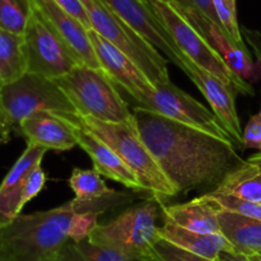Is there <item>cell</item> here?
<instances>
[{"mask_svg":"<svg viewBox=\"0 0 261 261\" xmlns=\"http://www.w3.org/2000/svg\"><path fill=\"white\" fill-rule=\"evenodd\" d=\"M133 114L139 137L177 195L195 189L216 188L244 161L229 140L140 106Z\"/></svg>","mask_w":261,"mask_h":261,"instance_id":"obj_1","label":"cell"},{"mask_svg":"<svg viewBox=\"0 0 261 261\" xmlns=\"http://www.w3.org/2000/svg\"><path fill=\"white\" fill-rule=\"evenodd\" d=\"M133 200L132 195L112 193L96 200L78 199L50 211L19 214L0 228V261H56L71 241V226L76 212L105 213Z\"/></svg>","mask_w":261,"mask_h":261,"instance_id":"obj_2","label":"cell"},{"mask_svg":"<svg viewBox=\"0 0 261 261\" xmlns=\"http://www.w3.org/2000/svg\"><path fill=\"white\" fill-rule=\"evenodd\" d=\"M55 116L60 117L65 122L75 124L88 130L97 138L112 148L121 160L134 171L139 178L143 190L150 195L162 198L176 196L175 188L168 181L163 171L155 162L153 155L148 150L147 145L139 137L137 126L107 122L89 116H81L76 112L51 111Z\"/></svg>","mask_w":261,"mask_h":261,"instance_id":"obj_3","label":"cell"},{"mask_svg":"<svg viewBox=\"0 0 261 261\" xmlns=\"http://www.w3.org/2000/svg\"><path fill=\"white\" fill-rule=\"evenodd\" d=\"M54 82L81 116L137 126L134 114L102 69L79 65Z\"/></svg>","mask_w":261,"mask_h":261,"instance_id":"obj_4","label":"cell"},{"mask_svg":"<svg viewBox=\"0 0 261 261\" xmlns=\"http://www.w3.org/2000/svg\"><path fill=\"white\" fill-rule=\"evenodd\" d=\"M42 110L75 112L73 105L54 81L25 73L17 81L0 86V143L19 135L25 117Z\"/></svg>","mask_w":261,"mask_h":261,"instance_id":"obj_5","label":"cell"},{"mask_svg":"<svg viewBox=\"0 0 261 261\" xmlns=\"http://www.w3.org/2000/svg\"><path fill=\"white\" fill-rule=\"evenodd\" d=\"M162 205V199L152 195L144 203L122 212L109 223L98 224L88 240L98 246L149 260L153 245L160 239L157 221L163 213Z\"/></svg>","mask_w":261,"mask_h":261,"instance_id":"obj_6","label":"cell"},{"mask_svg":"<svg viewBox=\"0 0 261 261\" xmlns=\"http://www.w3.org/2000/svg\"><path fill=\"white\" fill-rule=\"evenodd\" d=\"M81 2L91 20L92 30L114 43L117 48L135 61L154 86L158 83L171 82L167 61L162 56V53L144 36L140 35L116 13L112 12L105 4L103 0Z\"/></svg>","mask_w":261,"mask_h":261,"instance_id":"obj_7","label":"cell"},{"mask_svg":"<svg viewBox=\"0 0 261 261\" xmlns=\"http://www.w3.org/2000/svg\"><path fill=\"white\" fill-rule=\"evenodd\" d=\"M154 14L160 18L181 53L196 65L201 66L228 84L237 93L254 96L255 91L250 82L240 78L228 68L222 56L209 45L205 38L193 24L173 7L163 0H147Z\"/></svg>","mask_w":261,"mask_h":261,"instance_id":"obj_8","label":"cell"},{"mask_svg":"<svg viewBox=\"0 0 261 261\" xmlns=\"http://www.w3.org/2000/svg\"><path fill=\"white\" fill-rule=\"evenodd\" d=\"M23 40L27 73L54 81L68 74L76 66L83 65L68 43L33 4Z\"/></svg>","mask_w":261,"mask_h":261,"instance_id":"obj_9","label":"cell"},{"mask_svg":"<svg viewBox=\"0 0 261 261\" xmlns=\"http://www.w3.org/2000/svg\"><path fill=\"white\" fill-rule=\"evenodd\" d=\"M140 107L233 143L216 114L176 87L172 82L155 84V91L147 103Z\"/></svg>","mask_w":261,"mask_h":261,"instance_id":"obj_10","label":"cell"},{"mask_svg":"<svg viewBox=\"0 0 261 261\" xmlns=\"http://www.w3.org/2000/svg\"><path fill=\"white\" fill-rule=\"evenodd\" d=\"M170 3L195 27L206 42L222 56L228 68L240 78L247 82L261 78L259 64L254 63L247 47L236 45L223 28L185 0H171Z\"/></svg>","mask_w":261,"mask_h":261,"instance_id":"obj_11","label":"cell"},{"mask_svg":"<svg viewBox=\"0 0 261 261\" xmlns=\"http://www.w3.org/2000/svg\"><path fill=\"white\" fill-rule=\"evenodd\" d=\"M88 33L102 70L115 84L126 91L139 106H144L155 91V86L150 82L147 74L126 54L96 31L91 28Z\"/></svg>","mask_w":261,"mask_h":261,"instance_id":"obj_12","label":"cell"},{"mask_svg":"<svg viewBox=\"0 0 261 261\" xmlns=\"http://www.w3.org/2000/svg\"><path fill=\"white\" fill-rule=\"evenodd\" d=\"M181 70L193 81V83L203 93L212 111L216 114L219 121L229 133L234 145L242 149V132L244 130L241 127V122H240L239 114L236 110L234 94L237 92L218 76L209 73L201 66L196 65L185 55L182 58Z\"/></svg>","mask_w":261,"mask_h":261,"instance_id":"obj_13","label":"cell"},{"mask_svg":"<svg viewBox=\"0 0 261 261\" xmlns=\"http://www.w3.org/2000/svg\"><path fill=\"white\" fill-rule=\"evenodd\" d=\"M105 4L120 18L144 36L153 46L165 54L175 65L182 68L184 54L176 45L160 18L154 14L147 0H103Z\"/></svg>","mask_w":261,"mask_h":261,"instance_id":"obj_14","label":"cell"},{"mask_svg":"<svg viewBox=\"0 0 261 261\" xmlns=\"http://www.w3.org/2000/svg\"><path fill=\"white\" fill-rule=\"evenodd\" d=\"M66 124L71 127V132L76 139V144L91 157L93 168H96L102 176L111 178L115 182L121 184L125 188L132 190L144 191L134 171L110 145L79 125L70 124V122Z\"/></svg>","mask_w":261,"mask_h":261,"instance_id":"obj_15","label":"cell"},{"mask_svg":"<svg viewBox=\"0 0 261 261\" xmlns=\"http://www.w3.org/2000/svg\"><path fill=\"white\" fill-rule=\"evenodd\" d=\"M46 148L27 143L22 155L0 184V228L8 226L22 212V194L25 180L35 167L42 163Z\"/></svg>","mask_w":261,"mask_h":261,"instance_id":"obj_16","label":"cell"},{"mask_svg":"<svg viewBox=\"0 0 261 261\" xmlns=\"http://www.w3.org/2000/svg\"><path fill=\"white\" fill-rule=\"evenodd\" d=\"M32 4L41 12L54 30L68 43L83 65L101 69L93 45L86 27L76 18L66 13L54 0H32Z\"/></svg>","mask_w":261,"mask_h":261,"instance_id":"obj_17","label":"cell"},{"mask_svg":"<svg viewBox=\"0 0 261 261\" xmlns=\"http://www.w3.org/2000/svg\"><path fill=\"white\" fill-rule=\"evenodd\" d=\"M19 135L27 143L41 145L56 152L73 149L76 144L71 127L48 110H42L25 117L20 124Z\"/></svg>","mask_w":261,"mask_h":261,"instance_id":"obj_18","label":"cell"},{"mask_svg":"<svg viewBox=\"0 0 261 261\" xmlns=\"http://www.w3.org/2000/svg\"><path fill=\"white\" fill-rule=\"evenodd\" d=\"M162 211L163 216L186 229L200 233H221L218 214L223 206L206 194L186 203L162 205Z\"/></svg>","mask_w":261,"mask_h":261,"instance_id":"obj_19","label":"cell"},{"mask_svg":"<svg viewBox=\"0 0 261 261\" xmlns=\"http://www.w3.org/2000/svg\"><path fill=\"white\" fill-rule=\"evenodd\" d=\"M163 226L158 227L160 237L184 250L216 260L222 251H233V247L222 233H200L178 226L163 216Z\"/></svg>","mask_w":261,"mask_h":261,"instance_id":"obj_20","label":"cell"},{"mask_svg":"<svg viewBox=\"0 0 261 261\" xmlns=\"http://www.w3.org/2000/svg\"><path fill=\"white\" fill-rule=\"evenodd\" d=\"M218 219L221 233L234 252L246 256L261 254V221L227 209L219 212Z\"/></svg>","mask_w":261,"mask_h":261,"instance_id":"obj_21","label":"cell"},{"mask_svg":"<svg viewBox=\"0 0 261 261\" xmlns=\"http://www.w3.org/2000/svg\"><path fill=\"white\" fill-rule=\"evenodd\" d=\"M212 190L261 204V168L249 160L242 161Z\"/></svg>","mask_w":261,"mask_h":261,"instance_id":"obj_22","label":"cell"},{"mask_svg":"<svg viewBox=\"0 0 261 261\" xmlns=\"http://www.w3.org/2000/svg\"><path fill=\"white\" fill-rule=\"evenodd\" d=\"M27 73L23 35L0 28V86L17 81Z\"/></svg>","mask_w":261,"mask_h":261,"instance_id":"obj_23","label":"cell"},{"mask_svg":"<svg viewBox=\"0 0 261 261\" xmlns=\"http://www.w3.org/2000/svg\"><path fill=\"white\" fill-rule=\"evenodd\" d=\"M56 261H148L140 257L130 256L110 247L98 246L88 239L79 242L69 241L61 250Z\"/></svg>","mask_w":261,"mask_h":261,"instance_id":"obj_24","label":"cell"},{"mask_svg":"<svg viewBox=\"0 0 261 261\" xmlns=\"http://www.w3.org/2000/svg\"><path fill=\"white\" fill-rule=\"evenodd\" d=\"M101 176L96 168L92 170L74 168L69 178V186L74 191L78 200H96L115 193V190L107 188Z\"/></svg>","mask_w":261,"mask_h":261,"instance_id":"obj_25","label":"cell"},{"mask_svg":"<svg viewBox=\"0 0 261 261\" xmlns=\"http://www.w3.org/2000/svg\"><path fill=\"white\" fill-rule=\"evenodd\" d=\"M32 13L31 0H0V28L23 35Z\"/></svg>","mask_w":261,"mask_h":261,"instance_id":"obj_26","label":"cell"},{"mask_svg":"<svg viewBox=\"0 0 261 261\" xmlns=\"http://www.w3.org/2000/svg\"><path fill=\"white\" fill-rule=\"evenodd\" d=\"M213 3L223 30L228 33V36L236 45L246 47L244 37H242L241 28L239 25V20H237L236 0H213Z\"/></svg>","mask_w":261,"mask_h":261,"instance_id":"obj_27","label":"cell"},{"mask_svg":"<svg viewBox=\"0 0 261 261\" xmlns=\"http://www.w3.org/2000/svg\"><path fill=\"white\" fill-rule=\"evenodd\" d=\"M148 261H216L184 250L167 240L160 239L153 245V255Z\"/></svg>","mask_w":261,"mask_h":261,"instance_id":"obj_28","label":"cell"},{"mask_svg":"<svg viewBox=\"0 0 261 261\" xmlns=\"http://www.w3.org/2000/svg\"><path fill=\"white\" fill-rule=\"evenodd\" d=\"M205 194L208 196H211V198H213L214 200L218 201L223 206V209L261 221V204L242 200V199L234 198V196L231 195H226V194L216 193L213 190L208 191Z\"/></svg>","mask_w":261,"mask_h":261,"instance_id":"obj_29","label":"cell"},{"mask_svg":"<svg viewBox=\"0 0 261 261\" xmlns=\"http://www.w3.org/2000/svg\"><path fill=\"white\" fill-rule=\"evenodd\" d=\"M45 184L46 173L45 171L42 170V167H41V165H38L37 167L33 168L32 172L28 175L27 180H25L24 189H23L22 194V200H20L22 208L28 203V201L32 200L33 198H36V196L42 191V189L45 188Z\"/></svg>","mask_w":261,"mask_h":261,"instance_id":"obj_30","label":"cell"},{"mask_svg":"<svg viewBox=\"0 0 261 261\" xmlns=\"http://www.w3.org/2000/svg\"><path fill=\"white\" fill-rule=\"evenodd\" d=\"M242 149H257L261 152V110L250 117L242 132Z\"/></svg>","mask_w":261,"mask_h":261,"instance_id":"obj_31","label":"cell"},{"mask_svg":"<svg viewBox=\"0 0 261 261\" xmlns=\"http://www.w3.org/2000/svg\"><path fill=\"white\" fill-rule=\"evenodd\" d=\"M59 7L63 8L66 13L73 15L74 18L79 20L87 30H91L92 24L89 20L88 14L86 12V8L82 4L81 0H54Z\"/></svg>","mask_w":261,"mask_h":261,"instance_id":"obj_32","label":"cell"},{"mask_svg":"<svg viewBox=\"0 0 261 261\" xmlns=\"http://www.w3.org/2000/svg\"><path fill=\"white\" fill-rule=\"evenodd\" d=\"M241 32L242 37L246 40V42L249 43V46L254 51L255 58H256L257 64H259L261 69V32L256 30H250V28L246 27L242 28Z\"/></svg>","mask_w":261,"mask_h":261,"instance_id":"obj_33","label":"cell"},{"mask_svg":"<svg viewBox=\"0 0 261 261\" xmlns=\"http://www.w3.org/2000/svg\"><path fill=\"white\" fill-rule=\"evenodd\" d=\"M185 2H188L189 4H191L193 7H195L196 9L200 10L203 14H205L209 19H212L214 23H217L219 27H222L221 22H219L218 15H217L216 8H214L213 0H185Z\"/></svg>","mask_w":261,"mask_h":261,"instance_id":"obj_34","label":"cell"},{"mask_svg":"<svg viewBox=\"0 0 261 261\" xmlns=\"http://www.w3.org/2000/svg\"><path fill=\"white\" fill-rule=\"evenodd\" d=\"M217 261H250L246 255L237 254L234 251H222Z\"/></svg>","mask_w":261,"mask_h":261,"instance_id":"obj_35","label":"cell"},{"mask_svg":"<svg viewBox=\"0 0 261 261\" xmlns=\"http://www.w3.org/2000/svg\"><path fill=\"white\" fill-rule=\"evenodd\" d=\"M249 161H250V162L255 163V165H257L261 168V152L256 153V154H254V155H251V157L249 158Z\"/></svg>","mask_w":261,"mask_h":261,"instance_id":"obj_36","label":"cell"},{"mask_svg":"<svg viewBox=\"0 0 261 261\" xmlns=\"http://www.w3.org/2000/svg\"><path fill=\"white\" fill-rule=\"evenodd\" d=\"M247 257H249L250 261H261L260 255H251V256H247Z\"/></svg>","mask_w":261,"mask_h":261,"instance_id":"obj_37","label":"cell"},{"mask_svg":"<svg viewBox=\"0 0 261 261\" xmlns=\"http://www.w3.org/2000/svg\"><path fill=\"white\" fill-rule=\"evenodd\" d=\"M163 2H167V3H170V2H171V0H163Z\"/></svg>","mask_w":261,"mask_h":261,"instance_id":"obj_38","label":"cell"},{"mask_svg":"<svg viewBox=\"0 0 261 261\" xmlns=\"http://www.w3.org/2000/svg\"><path fill=\"white\" fill-rule=\"evenodd\" d=\"M259 255H260V256H261V254H259Z\"/></svg>","mask_w":261,"mask_h":261,"instance_id":"obj_39","label":"cell"}]
</instances>
